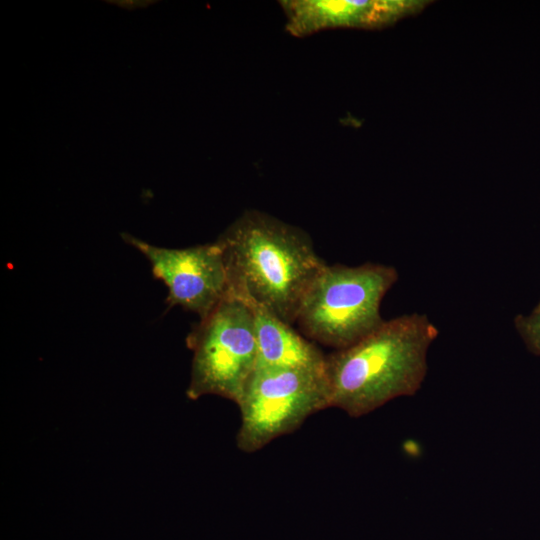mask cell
Returning a JSON list of instances; mask_svg holds the SVG:
<instances>
[{"instance_id": "6da1fadb", "label": "cell", "mask_w": 540, "mask_h": 540, "mask_svg": "<svg viewBox=\"0 0 540 540\" xmlns=\"http://www.w3.org/2000/svg\"><path fill=\"white\" fill-rule=\"evenodd\" d=\"M215 242L229 294L294 325L304 295L326 265L310 236L265 212L247 210Z\"/></svg>"}, {"instance_id": "7a4b0ae2", "label": "cell", "mask_w": 540, "mask_h": 540, "mask_svg": "<svg viewBox=\"0 0 540 540\" xmlns=\"http://www.w3.org/2000/svg\"><path fill=\"white\" fill-rule=\"evenodd\" d=\"M439 330L423 313L385 320L374 332L325 356L330 407L351 417L413 396L427 374V354Z\"/></svg>"}, {"instance_id": "3957f363", "label": "cell", "mask_w": 540, "mask_h": 540, "mask_svg": "<svg viewBox=\"0 0 540 540\" xmlns=\"http://www.w3.org/2000/svg\"><path fill=\"white\" fill-rule=\"evenodd\" d=\"M398 279L391 265L326 264L304 295L294 325L312 342L347 348L383 324L381 302Z\"/></svg>"}, {"instance_id": "277c9868", "label": "cell", "mask_w": 540, "mask_h": 540, "mask_svg": "<svg viewBox=\"0 0 540 540\" xmlns=\"http://www.w3.org/2000/svg\"><path fill=\"white\" fill-rule=\"evenodd\" d=\"M186 343L193 352L187 397L217 395L237 405L257 365L250 306L228 294L193 327Z\"/></svg>"}, {"instance_id": "5b68a950", "label": "cell", "mask_w": 540, "mask_h": 540, "mask_svg": "<svg viewBox=\"0 0 540 540\" xmlns=\"http://www.w3.org/2000/svg\"><path fill=\"white\" fill-rule=\"evenodd\" d=\"M238 449L256 452L297 430L312 414L330 407L325 363L315 367L257 368L237 404Z\"/></svg>"}, {"instance_id": "8992f818", "label": "cell", "mask_w": 540, "mask_h": 540, "mask_svg": "<svg viewBox=\"0 0 540 540\" xmlns=\"http://www.w3.org/2000/svg\"><path fill=\"white\" fill-rule=\"evenodd\" d=\"M122 236L146 257L155 278L167 286L170 306H180L202 319L229 294L224 259L216 242L174 249Z\"/></svg>"}, {"instance_id": "52a82bcc", "label": "cell", "mask_w": 540, "mask_h": 540, "mask_svg": "<svg viewBox=\"0 0 540 540\" xmlns=\"http://www.w3.org/2000/svg\"><path fill=\"white\" fill-rule=\"evenodd\" d=\"M286 30L305 37L335 28H381L406 15L402 1L285 0Z\"/></svg>"}, {"instance_id": "ba28073f", "label": "cell", "mask_w": 540, "mask_h": 540, "mask_svg": "<svg viewBox=\"0 0 540 540\" xmlns=\"http://www.w3.org/2000/svg\"><path fill=\"white\" fill-rule=\"evenodd\" d=\"M246 302L253 313L257 341V368L315 367L325 356L311 340L261 305Z\"/></svg>"}, {"instance_id": "9c48e42d", "label": "cell", "mask_w": 540, "mask_h": 540, "mask_svg": "<svg viewBox=\"0 0 540 540\" xmlns=\"http://www.w3.org/2000/svg\"><path fill=\"white\" fill-rule=\"evenodd\" d=\"M514 324L527 348L540 356V302L528 315H518Z\"/></svg>"}]
</instances>
